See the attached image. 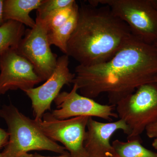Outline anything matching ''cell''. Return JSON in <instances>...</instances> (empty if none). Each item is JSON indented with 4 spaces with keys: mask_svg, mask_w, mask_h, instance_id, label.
<instances>
[{
    "mask_svg": "<svg viewBox=\"0 0 157 157\" xmlns=\"http://www.w3.org/2000/svg\"><path fill=\"white\" fill-rule=\"evenodd\" d=\"M153 45H154V46L155 49H156L157 51V42H156Z\"/></svg>",
    "mask_w": 157,
    "mask_h": 157,
    "instance_id": "cell-25",
    "label": "cell"
},
{
    "mask_svg": "<svg viewBox=\"0 0 157 157\" xmlns=\"http://www.w3.org/2000/svg\"><path fill=\"white\" fill-rule=\"evenodd\" d=\"M0 117L7 124L9 134L8 144L2 154L5 157H18L32 151H48L63 154L64 147L47 137L34 122L13 104L0 108Z\"/></svg>",
    "mask_w": 157,
    "mask_h": 157,
    "instance_id": "cell-3",
    "label": "cell"
},
{
    "mask_svg": "<svg viewBox=\"0 0 157 157\" xmlns=\"http://www.w3.org/2000/svg\"><path fill=\"white\" fill-rule=\"evenodd\" d=\"M18 157H33V154H29L28 153H26L23 154Z\"/></svg>",
    "mask_w": 157,
    "mask_h": 157,
    "instance_id": "cell-23",
    "label": "cell"
},
{
    "mask_svg": "<svg viewBox=\"0 0 157 157\" xmlns=\"http://www.w3.org/2000/svg\"><path fill=\"white\" fill-rule=\"evenodd\" d=\"M0 95L9 90L33 88L42 82L33 67L14 48L0 54Z\"/></svg>",
    "mask_w": 157,
    "mask_h": 157,
    "instance_id": "cell-8",
    "label": "cell"
},
{
    "mask_svg": "<svg viewBox=\"0 0 157 157\" xmlns=\"http://www.w3.org/2000/svg\"></svg>",
    "mask_w": 157,
    "mask_h": 157,
    "instance_id": "cell-28",
    "label": "cell"
},
{
    "mask_svg": "<svg viewBox=\"0 0 157 157\" xmlns=\"http://www.w3.org/2000/svg\"><path fill=\"white\" fill-rule=\"evenodd\" d=\"M54 101L57 109L51 113L58 119L83 116L99 117L110 121L112 118L118 117L117 113L113 112L115 106L101 104L92 99L79 94L76 84H73V88L69 92L60 93Z\"/></svg>",
    "mask_w": 157,
    "mask_h": 157,
    "instance_id": "cell-10",
    "label": "cell"
},
{
    "mask_svg": "<svg viewBox=\"0 0 157 157\" xmlns=\"http://www.w3.org/2000/svg\"><path fill=\"white\" fill-rule=\"evenodd\" d=\"M153 147L157 150V137L154 138L152 144Z\"/></svg>",
    "mask_w": 157,
    "mask_h": 157,
    "instance_id": "cell-22",
    "label": "cell"
},
{
    "mask_svg": "<svg viewBox=\"0 0 157 157\" xmlns=\"http://www.w3.org/2000/svg\"><path fill=\"white\" fill-rule=\"evenodd\" d=\"M69 56L64 55L58 58L56 67L50 77L40 86L26 90L30 99L35 120L42 119L65 85L73 83L75 73L69 68Z\"/></svg>",
    "mask_w": 157,
    "mask_h": 157,
    "instance_id": "cell-9",
    "label": "cell"
},
{
    "mask_svg": "<svg viewBox=\"0 0 157 157\" xmlns=\"http://www.w3.org/2000/svg\"><path fill=\"white\" fill-rule=\"evenodd\" d=\"M90 4L109 6L128 26L133 36L153 45L157 42V9L152 0H93Z\"/></svg>",
    "mask_w": 157,
    "mask_h": 157,
    "instance_id": "cell-5",
    "label": "cell"
},
{
    "mask_svg": "<svg viewBox=\"0 0 157 157\" xmlns=\"http://www.w3.org/2000/svg\"><path fill=\"white\" fill-rule=\"evenodd\" d=\"M33 157H71V156L68 152H67L66 153L63 154H61L59 156L57 157H49L45 156L39 154L38 153H35L34 154H33Z\"/></svg>",
    "mask_w": 157,
    "mask_h": 157,
    "instance_id": "cell-21",
    "label": "cell"
},
{
    "mask_svg": "<svg viewBox=\"0 0 157 157\" xmlns=\"http://www.w3.org/2000/svg\"><path fill=\"white\" fill-rule=\"evenodd\" d=\"M44 0H4L3 17L5 21L12 20L33 28L36 21L30 13L36 10Z\"/></svg>",
    "mask_w": 157,
    "mask_h": 157,
    "instance_id": "cell-12",
    "label": "cell"
},
{
    "mask_svg": "<svg viewBox=\"0 0 157 157\" xmlns=\"http://www.w3.org/2000/svg\"><path fill=\"white\" fill-rule=\"evenodd\" d=\"M73 83L82 95L94 99L107 94L109 105L121 100L143 85L157 81V51L132 35L108 61L91 66L78 65Z\"/></svg>",
    "mask_w": 157,
    "mask_h": 157,
    "instance_id": "cell-1",
    "label": "cell"
},
{
    "mask_svg": "<svg viewBox=\"0 0 157 157\" xmlns=\"http://www.w3.org/2000/svg\"><path fill=\"white\" fill-rule=\"evenodd\" d=\"M74 0H44L37 9V19L43 20L48 15L60 9L72 6Z\"/></svg>",
    "mask_w": 157,
    "mask_h": 157,
    "instance_id": "cell-17",
    "label": "cell"
},
{
    "mask_svg": "<svg viewBox=\"0 0 157 157\" xmlns=\"http://www.w3.org/2000/svg\"><path fill=\"white\" fill-rule=\"evenodd\" d=\"M152 2L157 9V0H152Z\"/></svg>",
    "mask_w": 157,
    "mask_h": 157,
    "instance_id": "cell-24",
    "label": "cell"
},
{
    "mask_svg": "<svg viewBox=\"0 0 157 157\" xmlns=\"http://www.w3.org/2000/svg\"><path fill=\"white\" fill-rule=\"evenodd\" d=\"M25 26L17 21H6L0 26V54L9 48H17L25 33Z\"/></svg>",
    "mask_w": 157,
    "mask_h": 157,
    "instance_id": "cell-13",
    "label": "cell"
},
{
    "mask_svg": "<svg viewBox=\"0 0 157 157\" xmlns=\"http://www.w3.org/2000/svg\"><path fill=\"white\" fill-rule=\"evenodd\" d=\"M84 146L89 157H111L115 154L110 143L114 133L121 130L127 136L129 130L121 119L111 122L103 123L89 118Z\"/></svg>",
    "mask_w": 157,
    "mask_h": 157,
    "instance_id": "cell-11",
    "label": "cell"
},
{
    "mask_svg": "<svg viewBox=\"0 0 157 157\" xmlns=\"http://www.w3.org/2000/svg\"><path fill=\"white\" fill-rule=\"evenodd\" d=\"M3 2L4 0H0V26L6 22L3 17Z\"/></svg>",
    "mask_w": 157,
    "mask_h": 157,
    "instance_id": "cell-20",
    "label": "cell"
},
{
    "mask_svg": "<svg viewBox=\"0 0 157 157\" xmlns=\"http://www.w3.org/2000/svg\"><path fill=\"white\" fill-rule=\"evenodd\" d=\"M0 157H5L2 153H0Z\"/></svg>",
    "mask_w": 157,
    "mask_h": 157,
    "instance_id": "cell-26",
    "label": "cell"
},
{
    "mask_svg": "<svg viewBox=\"0 0 157 157\" xmlns=\"http://www.w3.org/2000/svg\"><path fill=\"white\" fill-rule=\"evenodd\" d=\"M146 135L150 138H155L157 137V121L150 125L146 130Z\"/></svg>",
    "mask_w": 157,
    "mask_h": 157,
    "instance_id": "cell-18",
    "label": "cell"
},
{
    "mask_svg": "<svg viewBox=\"0 0 157 157\" xmlns=\"http://www.w3.org/2000/svg\"><path fill=\"white\" fill-rule=\"evenodd\" d=\"M78 6L76 2L72 6L60 9L48 15L45 19L39 20L45 25L48 33L56 29L67 22Z\"/></svg>",
    "mask_w": 157,
    "mask_h": 157,
    "instance_id": "cell-16",
    "label": "cell"
},
{
    "mask_svg": "<svg viewBox=\"0 0 157 157\" xmlns=\"http://www.w3.org/2000/svg\"><path fill=\"white\" fill-rule=\"evenodd\" d=\"M116 107L118 117L128 127V140L140 138L146 128L157 121V82L141 86Z\"/></svg>",
    "mask_w": 157,
    "mask_h": 157,
    "instance_id": "cell-4",
    "label": "cell"
},
{
    "mask_svg": "<svg viewBox=\"0 0 157 157\" xmlns=\"http://www.w3.org/2000/svg\"><path fill=\"white\" fill-rule=\"evenodd\" d=\"M9 140V134L4 129L0 128V149L5 147L8 144Z\"/></svg>",
    "mask_w": 157,
    "mask_h": 157,
    "instance_id": "cell-19",
    "label": "cell"
},
{
    "mask_svg": "<svg viewBox=\"0 0 157 157\" xmlns=\"http://www.w3.org/2000/svg\"><path fill=\"white\" fill-rule=\"evenodd\" d=\"M78 6V22L68 42L67 55L79 65L91 66L108 61L133 35L128 25L109 6Z\"/></svg>",
    "mask_w": 157,
    "mask_h": 157,
    "instance_id": "cell-2",
    "label": "cell"
},
{
    "mask_svg": "<svg viewBox=\"0 0 157 157\" xmlns=\"http://www.w3.org/2000/svg\"><path fill=\"white\" fill-rule=\"evenodd\" d=\"M88 117H76L60 120L51 113L46 112L42 118L34 122L49 139L60 142L71 157H89L84 146Z\"/></svg>",
    "mask_w": 157,
    "mask_h": 157,
    "instance_id": "cell-6",
    "label": "cell"
},
{
    "mask_svg": "<svg viewBox=\"0 0 157 157\" xmlns=\"http://www.w3.org/2000/svg\"><path fill=\"white\" fill-rule=\"evenodd\" d=\"M78 6L69 19L58 28L48 33L49 44L54 45L67 55L68 42L77 25L78 20Z\"/></svg>",
    "mask_w": 157,
    "mask_h": 157,
    "instance_id": "cell-14",
    "label": "cell"
},
{
    "mask_svg": "<svg viewBox=\"0 0 157 157\" xmlns=\"http://www.w3.org/2000/svg\"><path fill=\"white\" fill-rule=\"evenodd\" d=\"M111 157H119L117 155H116L114 154V155H113V156H112Z\"/></svg>",
    "mask_w": 157,
    "mask_h": 157,
    "instance_id": "cell-27",
    "label": "cell"
},
{
    "mask_svg": "<svg viewBox=\"0 0 157 157\" xmlns=\"http://www.w3.org/2000/svg\"><path fill=\"white\" fill-rule=\"evenodd\" d=\"M48 31L41 21L36 20L33 28L26 30L16 50L33 67L42 81H45L56 67L58 57L52 51Z\"/></svg>",
    "mask_w": 157,
    "mask_h": 157,
    "instance_id": "cell-7",
    "label": "cell"
},
{
    "mask_svg": "<svg viewBox=\"0 0 157 157\" xmlns=\"http://www.w3.org/2000/svg\"><path fill=\"white\" fill-rule=\"evenodd\" d=\"M111 144L115 154L120 157H157V153L141 144L140 138L128 140L126 142L117 139Z\"/></svg>",
    "mask_w": 157,
    "mask_h": 157,
    "instance_id": "cell-15",
    "label": "cell"
}]
</instances>
